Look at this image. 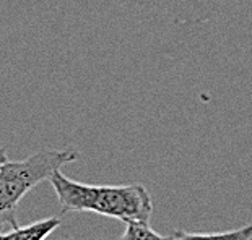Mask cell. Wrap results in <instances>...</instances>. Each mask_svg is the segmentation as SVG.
I'll return each mask as SVG.
<instances>
[{
  "instance_id": "cell-4",
  "label": "cell",
  "mask_w": 252,
  "mask_h": 240,
  "mask_svg": "<svg viewBox=\"0 0 252 240\" xmlns=\"http://www.w3.org/2000/svg\"><path fill=\"white\" fill-rule=\"evenodd\" d=\"M173 240H252V224L224 232H182L173 234Z\"/></svg>"
},
{
  "instance_id": "cell-3",
  "label": "cell",
  "mask_w": 252,
  "mask_h": 240,
  "mask_svg": "<svg viewBox=\"0 0 252 240\" xmlns=\"http://www.w3.org/2000/svg\"><path fill=\"white\" fill-rule=\"evenodd\" d=\"M59 226H61V217H47L30 226H15L12 231H3L0 234V240H46Z\"/></svg>"
},
{
  "instance_id": "cell-7",
  "label": "cell",
  "mask_w": 252,
  "mask_h": 240,
  "mask_svg": "<svg viewBox=\"0 0 252 240\" xmlns=\"http://www.w3.org/2000/svg\"><path fill=\"white\" fill-rule=\"evenodd\" d=\"M7 226H10V224L7 222V221H3V219H0V234H2L3 231H5V227Z\"/></svg>"
},
{
  "instance_id": "cell-2",
  "label": "cell",
  "mask_w": 252,
  "mask_h": 240,
  "mask_svg": "<svg viewBox=\"0 0 252 240\" xmlns=\"http://www.w3.org/2000/svg\"><path fill=\"white\" fill-rule=\"evenodd\" d=\"M80 159L75 149H44L23 159L7 161L0 167V219L10 227L18 226L15 211L23 196L42 180H49L56 170Z\"/></svg>"
},
{
  "instance_id": "cell-5",
  "label": "cell",
  "mask_w": 252,
  "mask_h": 240,
  "mask_svg": "<svg viewBox=\"0 0 252 240\" xmlns=\"http://www.w3.org/2000/svg\"><path fill=\"white\" fill-rule=\"evenodd\" d=\"M119 240H173V236H161L150 227L148 221H127Z\"/></svg>"
},
{
  "instance_id": "cell-1",
  "label": "cell",
  "mask_w": 252,
  "mask_h": 240,
  "mask_svg": "<svg viewBox=\"0 0 252 240\" xmlns=\"http://www.w3.org/2000/svg\"><path fill=\"white\" fill-rule=\"evenodd\" d=\"M63 211H90L119 221H150L153 211L152 196L140 184L90 185L75 182L56 170L49 177Z\"/></svg>"
},
{
  "instance_id": "cell-6",
  "label": "cell",
  "mask_w": 252,
  "mask_h": 240,
  "mask_svg": "<svg viewBox=\"0 0 252 240\" xmlns=\"http://www.w3.org/2000/svg\"><path fill=\"white\" fill-rule=\"evenodd\" d=\"M8 161V158H7V151H5L3 148H0V167L3 166L5 162Z\"/></svg>"
}]
</instances>
